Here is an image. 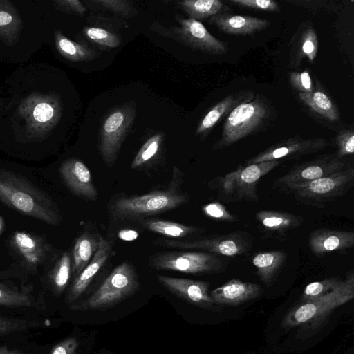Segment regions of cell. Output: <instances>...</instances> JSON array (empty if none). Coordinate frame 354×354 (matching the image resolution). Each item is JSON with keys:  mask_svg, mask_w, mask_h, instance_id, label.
Masks as SVG:
<instances>
[{"mask_svg": "<svg viewBox=\"0 0 354 354\" xmlns=\"http://www.w3.org/2000/svg\"><path fill=\"white\" fill-rule=\"evenodd\" d=\"M162 245L169 248L202 250L214 254L234 257L248 251L251 248V241L248 234L236 232L194 241L164 240Z\"/></svg>", "mask_w": 354, "mask_h": 354, "instance_id": "obj_13", "label": "cell"}, {"mask_svg": "<svg viewBox=\"0 0 354 354\" xmlns=\"http://www.w3.org/2000/svg\"><path fill=\"white\" fill-rule=\"evenodd\" d=\"M138 236V232L132 229H122L118 233V237L124 241H135Z\"/></svg>", "mask_w": 354, "mask_h": 354, "instance_id": "obj_45", "label": "cell"}, {"mask_svg": "<svg viewBox=\"0 0 354 354\" xmlns=\"http://www.w3.org/2000/svg\"><path fill=\"white\" fill-rule=\"evenodd\" d=\"M12 245L30 268H36L44 259L46 248L38 236L25 232H15Z\"/></svg>", "mask_w": 354, "mask_h": 354, "instance_id": "obj_25", "label": "cell"}, {"mask_svg": "<svg viewBox=\"0 0 354 354\" xmlns=\"http://www.w3.org/2000/svg\"><path fill=\"white\" fill-rule=\"evenodd\" d=\"M58 71L45 62L20 66L0 86V140L47 143L59 130L64 104Z\"/></svg>", "mask_w": 354, "mask_h": 354, "instance_id": "obj_1", "label": "cell"}, {"mask_svg": "<svg viewBox=\"0 0 354 354\" xmlns=\"http://www.w3.org/2000/svg\"><path fill=\"white\" fill-rule=\"evenodd\" d=\"M290 62L292 67L299 65L304 58L313 62L318 50V39L316 32L309 22L303 23L292 37Z\"/></svg>", "mask_w": 354, "mask_h": 354, "instance_id": "obj_24", "label": "cell"}, {"mask_svg": "<svg viewBox=\"0 0 354 354\" xmlns=\"http://www.w3.org/2000/svg\"><path fill=\"white\" fill-rule=\"evenodd\" d=\"M281 163L279 160L240 165L236 169L219 177L218 184L222 192L234 200L256 202L257 184L260 179Z\"/></svg>", "mask_w": 354, "mask_h": 354, "instance_id": "obj_10", "label": "cell"}, {"mask_svg": "<svg viewBox=\"0 0 354 354\" xmlns=\"http://www.w3.org/2000/svg\"><path fill=\"white\" fill-rule=\"evenodd\" d=\"M354 182V169L348 167L314 180L292 185L284 189L299 201L320 205L345 194Z\"/></svg>", "mask_w": 354, "mask_h": 354, "instance_id": "obj_8", "label": "cell"}, {"mask_svg": "<svg viewBox=\"0 0 354 354\" xmlns=\"http://www.w3.org/2000/svg\"><path fill=\"white\" fill-rule=\"evenodd\" d=\"M149 263L155 270L192 274L218 273L225 270L223 261L216 254L200 251L156 253L149 257Z\"/></svg>", "mask_w": 354, "mask_h": 354, "instance_id": "obj_9", "label": "cell"}, {"mask_svg": "<svg viewBox=\"0 0 354 354\" xmlns=\"http://www.w3.org/2000/svg\"><path fill=\"white\" fill-rule=\"evenodd\" d=\"M354 298V274L348 273L334 290L319 299L303 302L291 309L284 317L283 328L288 330L304 324L310 323L316 327L321 324L335 308Z\"/></svg>", "mask_w": 354, "mask_h": 354, "instance_id": "obj_6", "label": "cell"}, {"mask_svg": "<svg viewBox=\"0 0 354 354\" xmlns=\"http://www.w3.org/2000/svg\"><path fill=\"white\" fill-rule=\"evenodd\" d=\"M335 142L338 147L337 157L339 158L353 153L354 132L353 130L344 129L339 131Z\"/></svg>", "mask_w": 354, "mask_h": 354, "instance_id": "obj_39", "label": "cell"}, {"mask_svg": "<svg viewBox=\"0 0 354 354\" xmlns=\"http://www.w3.org/2000/svg\"><path fill=\"white\" fill-rule=\"evenodd\" d=\"M345 162L333 154H324L316 158L295 165L285 175L276 180L277 186L283 188L314 180L344 169Z\"/></svg>", "mask_w": 354, "mask_h": 354, "instance_id": "obj_15", "label": "cell"}, {"mask_svg": "<svg viewBox=\"0 0 354 354\" xmlns=\"http://www.w3.org/2000/svg\"><path fill=\"white\" fill-rule=\"evenodd\" d=\"M202 210L209 218L222 221L234 222L238 220L237 217L231 214L225 207L218 202H212L202 207Z\"/></svg>", "mask_w": 354, "mask_h": 354, "instance_id": "obj_38", "label": "cell"}, {"mask_svg": "<svg viewBox=\"0 0 354 354\" xmlns=\"http://www.w3.org/2000/svg\"><path fill=\"white\" fill-rule=\"evenodd\" d=\"M308 245L313 253L318 256L349 249L354 245V232L326 228L316 229L309 236Z\"/></svg>", "mask_w": 354, "mask_h": 354, "instance_id": "obj_20", "label": "cell"}, {"mask_svg": "<svg viewBox=\"0 0 354 354\" xmlns=\"http://www.w3.org/2000/svg\"><path fill=\"white\" fill-rule=\"evenodd\" d=\"M36 299L28 293L10 288L0 283V306L7 307H33Z\"/></svg>", "mask_w": 354, "mask_h": 354, "instance_id": "obj_33", "label": "cell"}, {"mask_svg": "<svg viewBox=\"0 0 354 354\" xmlns=\"http://www.w3.org/2000/svg\"><path fill=\"white\" fill-rule=\"evenodd\" d=\"M299 100L313 112L330 122L339 119L337 107L329 96L322 91H313L310 93H299Z\"/></svg>", "mask_w": 354, "mask_h": 354, "instance_id": "obj_29", "label": "cell"}, {"mask_svg": "<svg viewBox=\"0 0 354 354\" xmlns=\"http://www.w3.org/2000/svg\"><path fill=\"white\" fill-rule=\"evenodd\" d=\"M337 277H331L308 283L304 290L301 301L309 302L317 300L336 288L342 282Z\"/></svg>", "mask_w": 354, "mask_h": 354, "instance_id": "obj_36", "label": "cell"}, {"mask_svg": "<svg viewBox=\"0 0 354 354\" xmlns=\"http://www.w3.org/2000/svg\"><path fill=\"white\" fill-rule=\"evenodd\" d=\"M289 80L294 88L300 93H310L314 91L313 82L309 71L292 72Z\"/></svg>", "mask_w": 354, "mask_h": 354, "instance_id": "obj_41", "label": "cell"}, {"mask_svg": "<svg viewBox=\"0 0 354 354\" xmlns=\"http://www.w3.org/2000/svg\"><path fill=\"white\" fill-rule=\"evenodd\" d=\"M45 44L50 46L55 53L71 62L92 60L99 53L81 42H77L62 35L58 30L45 28Z\"/></svg>", "mask_w": 354, "mask_h": 354, "instance_id": "obj_19", "label": "cell"}, {"mask_svg": "<svg viewBox=\"0 0 354 354\" xmlns=\"http://www.w3.org/2000/svg\"><path fill=\"white\" fill-rule=\"evenodd\" d=\"M179 6L189 16L197 20L226 13L230 8L219 0H183Z\"/></svg>", "mask_w": 354, "mask_h": 354, "instance_id": "obj_30", "label": "cell"}, {"mask_svg": "<svg viewBox=\"0 0 354 354\" xmlns=\"http://www.w3.org/2000/svg\"><path fill=\"white\" fill-rule=\"evenodd\" d=\"M111 252L110 243L99 236L98 248L88 265L76 276L68 291L66 301L71 304L77 300L86 291L94 277L106 263Z\"/></svg>", "mask_w": 354, "mask_h": 354, "instance_id": "obj_18", "label": "cell"}, {"mask_svg": "<svg viewBox=\"0 0 354 354\" xmlns=\"http://www.w3.org/2000/svg\"><path fill=\"white\" fill-rule=\"evenodd\" d=\"M136 116L133 106L125 104L111 111L100 130V151L108 166L113 165Z\"/></svg>", "mask_w": 354, "mask_h": 354, "instance_id": "obj_11", "label": "cell"}, {"mask_svg": "<svg viewBox=\"0 0 354 354\" xmlns=\"http://www.w3.org/2000/svg\"><path fill=\"white\" fill-rule=\"evenodd\" d=\"M99 243V237L89 232L81 234L75 241L72 252V273L75 277L93 257Z\"/></svg>", "mask_w": 354, "mask_h": 354, "instance_id": "obj_27", "label": "cell"}, {"mask_svg": "<svg viewBox=\"0 0 354 354\" xmlns=\"http://www.w3.org/2000/svg\"><path fill=\"white\" fill-rule=\"evenodd\" d=\"M94 3L112 12L129 16L133 10L132 2L126 0H97Z\"/></svg>", "mask_w": 354, "mask_h": 354, "instance_id": "obj_42", "label": "cell"}, {"mask_svg": "<svg viewBox=\"0 0 354 354\" xmlns=\"http://www.w3.org/2000/svg\"><path fill=\"white\" fill-rule=\"evenodd\" d=\"M139 288L137 273L133 266L123 261L116 266L99 288L81 304L73 308L81 310H102L115 306L134 294Z\"/></svg>", "mask_w": 354, "mask_h": 354, "instance_id": "obj_7", "label": "cell"}, {"mask_svg": "<svg viewBox=\"0 0 354 354\" xmlns=\"http://www.w3.org/2000/svg\"><path fill=\"white\" fill-rule=\"evenodd\" d=\"M78 342L74 337H68L57 344L50 354H77Z\"/></svg>", "mask_w": 354, "mask_h": 354, "instance_id": "obj_44", "label": "cell"}, {"mask_svg": "<svg viewBox=\"0 0 354 354\" xmlns=\"http://www.w3.org/2000/svg\"><path fill=\"white\" fill-rule=\"evenodd\" d=\"M180 26L159 28L160 32L192 49L212 55H222L228 51L225 43L214 37L198 21L176 17Z\"/></svg>", "mask_w": 354, "mask_h": 354, "instance_id": "obj_12", "label": "cell"}, {"mask_svg": "<svg viewBox=\"0 0 354 354\" xmlns=\"http://www.w3.org/2000/svg\"><path fill=\"white\" fill-rule=\"evenodd\" d=\"M72 272V260L68 252L62 254L50 274V283L56 295L66 289Z\"/></svg>", "mask_w": 354, "mask_h": 354, "instance_id": "obj_32", "label": "cell"}, {"mask_svg": "<svg viewBox=\"0 0 354 354\" xmlns=\"http://www.w3.org/2000/svg\"><path fill=\"white\" fill-rule=\"evenodd\" d=\"M51 1L55 8L66 13L82 15L86 12V7L78 0H53Z\"/></svg>", "mask_w": 354, "mask_h": 354, "instance_id": "obj_43", "label": "cell"}, {"mask_svg": "<svg viewBox=\"0 0 354 354\" xmlns=\"http://www.w3.org/2000/svg\"><path fill=\"white\" fill-rule=\"evenodd\" d=\"M4 226H5L4 220H3V217H1L0 216V235L2 234V232L4 230Z\"/></svg>", "mask_w": 354, "mask_h": 354, "instance_id": "obj_47", "label": "cell"}, {"mask_svg": "<svg viewBox=\"0 0 354 354\" xmlns=\"http://www.w3.org/2000/svg\"><path fill=\"white\" fill-rule=\"evenodd\" d=\"M157 279L163 287L187 303L207 310L215 304L208 293L207 281L158 275Z\"/></svg>", "mask_w": 354, "mask_h": 354, "instance_id": "obj_16", "label": "cell"}, {"mask_svg": "<svg viewBox=\"0 0 354 354\" xmlns=\"http://www.w3.org/2000/svg\"><path fill=\"white\" fill-rule=\"evenodd\" d=\"M0 354H24V353L18 349H12L7 346H0Z\"/></svg>", "mask_w": 354, "mask_h": 354, "instance_id": "obj_46", "label": "cell"}, {"mask_svg": "<svg viewBox=\"0 0 354 354\" xmlns=\"http://www.w3.org/2000/svg\"><path fill=\"white\" fill-rule=\"evenodd\" d=\"M35 319L6 317L0 315V336L45 327Z\"/></svg>", "mask_w": 354, "mask_h": 354, "instance_id": "obj_35", "label": "cell"}, {"mask_svg": "<svg viewBox=\"0 0 354 354\" xmlns=\"http://www.w3.org/2000/svg\"><path fill=\"white\" fill-rule=\"evenodd\" d=\"M261 292L257 283L234 279L212 290L209 295L214 304L237 306L257 297Z\"/></svg>", "mask_w": 354, "mask_h": 354, "instance_id": "obj_21", "label": "cell"}, {"mask_svg": "<svg viewBox=\"0 0 354 354\" xmlns=\"http://www.w3.org/2000/svg\"><path fill=\"white\" fill-rule=\"evenodd\" d=\"M271 116V106L261 95L239 104L227 115L221 137L213 149H222L261 131L270 122Z\"/></svg>", "mask_w": 354, "mask_h": 354, "instance_id": "obj_5", "label": "cell"}, {"mask_svg": "<svg viewBox=\"0 0 354 354\" xmlns=\"http://www.w3.org/2000/svg\"><path fill=\"white\" fill-rule=\"evenodd\" d=\"M142 223L149 231L174 239L183 238L201 230L196 227L163 220L145 219Z\"/></svg>", "mask_w": 354, "mask_h": 354, "instance_id": "obj_31", "label": "cell"}, {"mask_svg": "<svg viewBox=\"0 0 354 354\" xmlns=\"http://www.w3.org/2000/svg\"><path fill=\"white\" fill-rule=\"evenodd\" d=\"M230 1L240 7L264 12H278L280 10L279 3L273 0H230Z\"/></svg>", "mask_w": 354, "mask_h": 354, "instance_id": "obj_40", "label": "cell"}, {"mask_svg": "<svg viewBox=\"0 0 354 354\" xmlns=\"http://www.w3.org/2000/svg\"><path fill=\"white\" fill-rule=\"evenodd\" d=\"M0 200L16 211L56 225L60 216L53 201L21 176L0 168Z\"/></svg>", "mask_w": 354, "mask_h": 354, "instance_id": "obj_3", "label": "cell"}, {"mask_svg": "<svg viewBox=\"0 0 354 354\" xmlns=\"http://www.w3.org/2000/svg\"><path fill=\"white\" fill-rule=\"evenodd\" d=\"M286 255L281 250L259 252L252 259L257 273L265 284L270 283L284 263Z\"/></svg>", "mask_w": 354, "mask_h": 354, "instance_id": "obj_28", "label": "cell"}, {"mask_svg": "<svg viewBox=\"0 0 354 354\" xmlns=\"http://www.w3.org/2000/svg\"><path fill=\"white\" fill-rule=\"evenodd\" d=\"M84 32L89 39L102 46L115 48L121 43L120 39L116 35L104 28L86 27Z\"/></svg>", "mask_w": 354, "mask_h": 354, "instance_id": "obj_37", "label": "cell"}, {"mask_svg": "<svg viewBox=\"0 0 354 354\" xmlns=\"http://www.w3.org/2000/svg\"><path fill=\"white\" fill-rule=\"evenodd\" d=\"M169 186L136 196H122L110 205L111 214L120 220H138L177 208L189 201L187 194L178 189L182 183V174L177 167L173 169Z\"/></svg>", "mask_w": 354, "mask_h": 354, "instance_id": "obj_4", "label": "cell"}, {"mask_svg": "<svg viewBox=\"0 0 354 354\" xmlns=\"http://www.w3.org/2000/svg\"><path fill=\"white\" fill-rule=\"evenodd\" d=\"M60 175L68 188L74 194L94 201L98 197L92 174L85 164L77 158H70L62 162Z\"/></svg>", "mask_w": 354, "mask_h": 354, "instance_id": "obj_17", "label": "cell"}, {"mask_svg": "<svg viewBox=\"0 0 354 354\" xmlns=\"http://www.w3.org/2000/svg\"><path fill=\"white\" fill-rule=\"evenodd\" d=\"M256 219L266 233L283 234L299 227L303 218L288 212L273 210H261L256 214Z\"/></svg>", "mask_w": 354, "mask_h": 354, "instance_id": "obj_26", "label": "cell"}, {"mask_svg": "<svg viewBox=\"0 0 354 354\" xmlns=\"http://www.w3.org/2000/svg\"><path fill=\"white\" fill-rule=\"evenodd\" d=\"M328 145L324 138H304L297 136L281 140L246 161L245 165L290 160L317 153Z\"/></svg>", "mask_w": 354, "mask_h": 354, "instance_id": "obj_14", "label": "cell"}, {"mask_svg": "<svg viewBox=\"0 0 354 354\" xmlns=\"http://www.w3.org/2000/svg\"><path fill=\"white\" fill-rule=\"evenodd\" d=\"M254 95L250 91H242L230 94L218 102L204 116L199 123L196 134L205 137L223 117L239 104L253 99Z\"/></svg>", "mask_w": 354, "mask_h": 354, "instance_id": "obj_23", "label": "cell"}, {"mask_svg": "<svg viewBox=\"0 0 354 354\" xmlns=\"http://www.w3.org/2000/svg\"><path fill=\"white\" fill-rule=\"evenodd\" d=\"M45 28L37 1L0 0V61L27 62L45 44Z\"/></svg>", "mask_w": 354, "mask_h": 354, "instance_id": "obj_2", "label": "cell"}, {"mask_svg": "<svg viewBox=\"0 0 354 354\" xmlns=\"http://www.w3.org/2000/svg\"><path fill=\"white\" fill-rule=\"evenodd\" d=\"M209 24L227 35H250L266 29L270 21L253 16L221 13L211 17Z\"/></svg>", "mask_w": 354, "mask_h": 354, "instance_id": "obj_22", "label": "cell"}, {"mask_svg": "<svg viewBox=\"0 0 354 354\" xmlns=\"http://www.w3.org/2000/svg\"><path fill=\"white\" fill-rule=\"evenodd\" d=\"M162 138L161 133H157L147 140L133 158L131 168L138 169L148 165L158 153Z\"/></svg>", "mask_w": 354, "mask_h": 354, "instance_id": "obj_34", "label": "cell"}]
</instances>
